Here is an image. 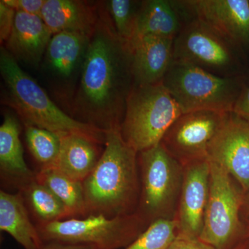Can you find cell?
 Here are the masks:
<instances>
[{"label":"cell","instance_id":"6da1fadb","mask_svg":"<svg viewBox=\"0 0 249 249\" xmlns=\"http://www.w3.org/2000/svg\"><path fill=\"white\" fill-rule=\"evenodd\" d=\"M134 85L131 46L118 36L106 8L98 6L72 113L76 120L105 132L121 129Z\"/></svg>","mask_w":249,"mask_h":249},{"label":"cell","instance_id":"7a4b0ae2","mask_svg":"<svg viewBox=\"0 0 249 249\" xmlns=\"http://www.w3.org/2000/svg\"><path fill=\"white\" fill-rule=\"evenodd\" d=\"M137 155L120 129L106 132L104 150L83 182L88 214L114 217L136 213L141 191Z\"/></svg>","mask_w":249,"mask_h":249},{"label":"cell","instance_id":"3957f363","mask_svg":"<svg viewBox=\"0 0 249 249\" xmlns=\"http://www.w3.org/2000/svg\"><path fill=\"white\" fill-rule=\"evenodd\" d=\"M0 72L6 87L8 103L21 116L24 124L47 129L59 135L83 134L105 144L107 132L66 114L21 68L4 47L0 49Z\"/></svg>","mask_w":249,"mask_h":249},{"label":"cell","instance_id":"277c9868","mask_svg":"<svg viewBox=\"0 0 249 249\" xmlns=\"http://www.w3.org/2000/svg\"><path fill=\"white\" fill-rule=\"evenodd\" d=\"M245 77L219 76L173 60L162 83L183 114L201 110L231 112Z\"/></svg>","mask_w":249,"mask_h":249},{"label":"cell","instance_id":"5b68a950","mask_svg":"<svg viewBox=\"0 0 249 249\" xmlns=\"http://www.w3.org/2000/svg\"><path fill=\"white\" fill-rule=\"evenodd\" d=\"M183 114L163 83L134 85L126 103L121 132L138 153L160 144L172 124Z\"/></svg>","mask_w":249,"mask_h":249},{"label":"cell","instance_id":"8992f818","mask_svg":"<svg viewBox=\"0 0 249 249\" xmlns=\"http://www.w3.org/2000/svg\"><path fill=\"white\" fill-rule=\"evenodd\" d=\"M140 197L137 214L151 224L176 219L184 168L161 144L138 153Z\"/></svg>","mask_w":249,"mask_h":249},{"label":"cell","instance_id":"52a82bcc","mask_svg":"<svg viewBox=\"0 0 249 249\" xmlns=\"http://www.w3.org/2000/svg\"><path fill=\"white\" fill-rule=\"evenodd\" d=\"M147 227L137 213L114 217L91 214L37 226L44 242L89 245L96 249L127 247Z\"/></svg>","mask_w":249,"mask_h":249},{"label":"cell","instance_id":"ba28073f","mask_svg":"<svg viewBox=\"0 0 249 249\" xmlns=\"http://www.w3.org/2000/svg\"><path fill=\"white\" fill-rule=\"evenodd\" d=\"M209 162V196L199 239L216 249H231L247 239L241 219L244 192L224 168Z\"/></svg>","mask_w":249,"mask_h":249},{"label":"cell","instance_id":"9c48e42d","mask_svg":"<svg viewBox=\"0 0 249 249\" xmlns=\"http://www.w3.org/2000/svg\"><path fill=\"white\" fill-rule=\"evenodd\" d=\"M174 60L194 65L222 77L245 74L237 49L196 18L174 41Z\"/></svg>","mask_w":249,"mask_h":249},{"label":"cell","instance_id":"30bf717a","mask_svg":"<svg viewBox=\"0 0 249 249\" xmlns=\"http://www.w3.org/2000/svg\"><path fill=\"white\" fill-rule=\"evenodd\" d=\"M91 36L78 32L54 34L40 66L55 98L71 109Z\"/></svg>","mask_w":249,"mask_h":249},{"label":"cell","instance_id":"8fae6325","mask_svg":"<svg viewBox=\"0 0 249 249\" xmlns=\"http://www.w3.org/2000/svg\"><path fill=\"white\" fill-rule=\"evenodd\" d=\"M230 113L201 110L181 114L165 132L160 143L183 166L207 159L210 145Z\"/></svg>","mask_w":249,"mask_h":249},{"label":"cell","instance_id":"7c38bea8","mask_svg":"<svg viewBox=\"0 0 249 249\" xmlns=\"http://www.w3.org/2000/svg\"><path fill=\"white\" fill-rule=\"evenodd\" d=\"M183 2L192 18L199 19L236 48H249V0Z\"/></svg>","mask_w":249,"mask_h":249},{"label":"cell","instance_id":"4fadbf2b","mask_svg":"<svg viewBox=\"0 0 249 249\" xmlns=\"http://www.w3.org/2000/svg\"><path fill=\"white\" fill-rule=\"evenodd\" d=\"M207 159L227 172L244 193L249 191V123L231 112L209 150Z\"/></svg>","mask_w":249,"mask_h":249},{"label":"cell","instance_id":"5bb4252c","mask_svg":"<svg viewBox=\"0 0 249 249\" xmlns=\"http://www.w3.org/2000/svg\"><path fill=\"white\" fill-rule=\"evenodd\" d=\"M183 181L176 220L178 235L199 238L209 199L211 165L208 159L183 166Z\"/></svg>","mask_w":249,"mask_h":249},{"label":"cell","instance_id":"9a60e30c","mask_svg":"<svg viewBox=\"0 0 249 249\" xmlns=\"http://www.w3.org/2000/svg\"><path fill=\"white\" fill-rule=\"evenodd\" d=\"M174 39L144 36L131 43L136 86L161 83L174 60Z\"/></svg>","mask_w":249,"mask_h":249},{"label":"cell","instance_id":"2e32d148","mask_svg":"<svg viewBox=\"0 0 249 249\" xmlns=\"http://www.w3.org/2000/svg\"><path fill=\"white\" fill-rule=\"evenodd\" d=\"M191 18L183 1H142L132 42L144 36H157L175 40Z\"/></svg>","mask_w":249,"mask_h":249},{"label":"cell","instance_id":"e0dca14e","mask_svg":"<svg viewBox=\"0 0 249 249\" xmlns=\"http://www.w3.org/2000/svg\"><path fill=\"white\" fill-rule=\"evenodd\" d=\"M52 36L40 16L16 11L14 27L4 47L18 62L37 67Z\"/></svg>","mask_w":249,"mask_h":249},{"label":"cell","instance_id":"ac0fdd59","mask_svg":"<svg viewBox=\"0 0 249 249\" xmlns=\"http://www.w3.org/2000/svg\"><path fill=\"white\" fill-rule=\"evenodd\" d=\"M40 17L51 32H78L91 36L98 20V7L78 0H45Z\"/></svg>","mask_w":249,"mask_h":249},{"label":"cell","instance_id":"d6986e66","mask_svg":"<svg viewBox=\"0 0 249 249\" xmlns=\"http://www.w3.org/2000/svg\"><path fill=\"white\" fill-rule=\"evenodd\" d=\"M60 136V152L53 167L72 179L83 182L101 157L98 147L100 143L83 134Z\"/></svg>","mask_w":249,"mask_h":249},{"label":"cell","instance_id":"ffe728a7","mask_svg":"<svg viewBox=\"0 0 249 249\" xmlns=\"http://www.w3.org/2000/svg\"><path fill=\"white\" fill-rule=\"evenodd\" d=\"M0 229L24 249H40L45 245L37 227L31 222L21 193L0 191Z\"/></svg>","mask_w":249,"mask_h":249},{"label":"cell","instance_id":"44dd1931","mask_svg":"<svg viewBox=\"0 0 249 249\" xmlns=\"http://www.w3.org/2000/svg\"><path fill=\"white\" fill-rule=\"evenodd\" d=\"M19 123L12 114H5L0 126V168L1 175L12 179L19 187L34 179L36 175L24 158Z\"/></svg>","mask_w":249,"mask_h":249},{"label":"cell","instance_id":"7402d4cb","mask_svg":"<svg viewBox=\"0 0 249 249\" xmlns=\"http://www.w3.org/2000/svg\"><path fill=\"white\" fill-rule=\"evenodd\" d=\"M35 178L58 198L70 218L88 214L83 182L72 179L54 167L41 168Z\"/></svg>","mask_w":249,"mask_h":249},{"label":"cell","instance_id":"603a6c76","mask_svg":"<svg viewBox=\"0 0 249 249\" xmlns=\"http://www.w3.org/2000/svg\"><path fill=\"white\" fill-rule=\"evenodd\" d=\"M20 193L39 224L55 222L70 218L64 204L48 188L36 178L20 187Z\"/></svg>","mask_w":249,"mask_h":249},{"label":"cell","instance_id":"cb8c5ba5","mask_svg":"<svg viewBox=\"0 0 249 249\" xmlns=\"http://www.w3.org/2000/svg\"><path fill=\"white\" fill-rule=\"evenodd\" d=\"M26 141L31 155L42 168L53 167L58 159L60 149V136L59 134L25 124Z\"/></svg>","mask_w":249,"mask_h":249},{"label":"cell","instance_id":"d4e9b609","mask_svg":"<svg viewBox=\"0 0 249 249\" xmlns=\"http://www.w3.org/2000/svg\"><path fill=\"white\" fill-rule=\"evenodd\" d=\"M178 235L176 219H158L149 224L124 249H168Z\"/></svg>","mask_w":249,"mask_h":249},{"label":"cell","instance_id":"484cf974","mask_svg":"<svg viewBox=\"0 0 249 249\" xmlns=\"http://www.w3.org/2000/svg\"><path fill=\"white\" fill-rule=\"evenodd\" d=\"M142 1L110 0L105 3L118 36L130 45L134 38L137 15Z\"/></svg>","mask_w":249,"mask_h":249},{"label":"cell","instance_id":"4316f807","mask_svg":"<svg viewBox=\"0 0 249 249\" xmlns=\"http://www.w3.org/2000/svg\"><path fill=\"white\" fill-rule=\"evenodd\" d=\"M16 11L2 0L0 1V40L5 42L9 38L14 27Z\"/></svg>","mask_w":249,"mask_h":249},{"label":"cell","instance_id":"83f0119b","mask_svg":"<svg viewBox=\"0 0 249 249\" xmlns=\"http://www.w3.org/2000/svg\"><path fill=\"white\" fill-rule=\"evenodd\" d=\"M5 4L16 11L26 14L41 16L45 0H2Z\"/></svg>","mask_w":249,"mask_h":249},{"label":"cell","instance_id":"f1b7e54d","mask_svg":"<svg viewBox=\"0 0 249 249\" xmlns=\"http://www.w3.org/2000/svg\"><path fill=\"white\" fill-rule=\"evenodd\" d=\"M232 112L249 123V74H245L243 85Z\"/></svg>","mask_w":249,"mask_h":249},{"label":"cell","instance_id":"f546056e","mask_svg":"<svg viewBox=\"0 0 249 249\" xmlns=\"http://www.w3.org/2000/svg\"><path fill=\"white\" fill-rule=\"evenodd\" d=\"M168 249H216L199 238L178 235Z\"/></svg>","mask_w":249,"mask_h":249},{"label":"cell","instance_id":"4dcf8cb0","mask_svg":"<svg viewBox=\"0 0 249 249\" xmlns=\"http://www.w3.org/2000/svg\"><path fill=\"white\" fill-rule=\"evenodd\" d=\"M241 219L245 228L246 237L249 239V191L244 193L243 201L241 208Z\"/></svg>","mask_w":249,"mask_h":249},{"label":"cell","instance_id":"1f68e13d","mask_svg":"<svg viewBox=\"0 0 249 249\" xmlns=\"http://www.w3.org/2000/svg\"><path fill=\"white\" fill-rule=\"evenodd\" d=\"M40 249H96L92 246L83 245H71L61 242H51L45 244Z\"/></svg>","mask_w":249,"mask_h":249},{"label":"cell","instance_id":"d6a6232c","mask_svg":"<svg viewBox=\"0 0 249 249\" xmlns=\"http://www.w3.org/2000/svg\"><path fill=\"white\" fill-rule=\"evenodd\" d=\"M235 249H249V239H246L243 242H241Z\"/></svg>","mask_w":249,"mask_h":249}]
</instances>
